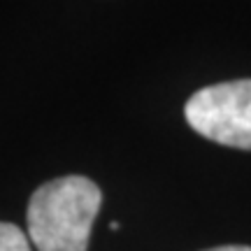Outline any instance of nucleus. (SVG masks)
Wrapping results in <instances>:
<instances>
[{"label": "nucleus", "instance_id": "obj_1", "mask_svg": "<svg viewBox=\"0 0 251 251\" xmlns=\"http://www.w3.org/2000/svg\"><path fill=\"white\" fill-rule=\"evenodd\" d=\"M100 202L102 193L89 177L47 181L28 202V240L37 251H86Z\"/></svg>", "mask_w": 251, "mask_h": 251}, {"label": "nucleus", "instance_id": "obj_2", "mask_svg": "<svg viewBox=\"0 0 251 251\" xmlns=\"http://www.w3.org/2000/svg\"><path fill=\"white\" fill-rule=\"evenodd\" d=\"M188 126L212 142L251 149V79L205 86L184 107Z\"/></svg>", "mask_w": 251, "mask_h": 251}, {"label": "nucleus", "instance_id": "obj_3", "mask_svg": "<svg viewBox=\"0 0 251 251\" xmlns=\"http://www.w3.org/2000/svg\"><path fill=\"white\" fill-rule=\"evenodd\" d=\"M0 251H33L30 240L26 233H21V228L14 224L0 221Z\"/></svg>", "mask_w": 251, "mask_h": 251}, {"label": "nucleus", "instance_id": "obj_4", "mask_svg": "<svg viewBox=\"0 0 251 251\" xmlns=\"http://www.w3.org/2000/svg\"><path fill=\"white\" fill-rule=\"evenodd\" d=\"M205 251H251V247H216V249H205Z\"/></svg>", "mask_w": 251, "mask_h": 251}]
</instances>
